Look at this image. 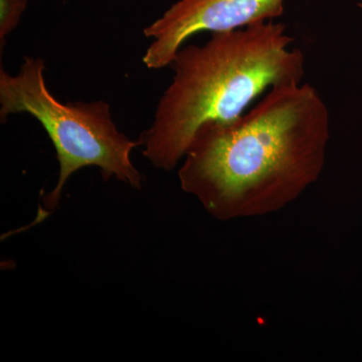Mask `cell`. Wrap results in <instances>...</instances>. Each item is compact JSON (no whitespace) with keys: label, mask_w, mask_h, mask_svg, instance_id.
<instances>
[{"label":"cell","mask_w":362,"mask_h":362,"mask_svg":"<svg viewBox=\"0 0 362 362\" xmlns=\"http://www.w3.org/2000/svg\"><path fill=\"white\" fill-rule=\"evenodd\" d=\"M285 0H180L144 30L153 40L143 63L148 69L170 65L182 45L192 35L223 33L266 23L284 13Z\"/></svg>","instance_id":"4"},{"label":"cell","mask_w":362,"mask_h":362,"mask_svg":"<svg viewBox=\"0 0 362 362\" xmlns=\"http://www.w3.org/2000/svg\"><path fill=\"white\" fill-rule=\"evenodd\" d=\"M28 0H0V52L4 51L7 35L20 23Z\"/></svg>","instance_id":"5"},{"label":"cell","mask_w":362,"mask_h":362,"mask_svg":"<svg viewBox=\"0 0 362 362\" xmlns=\"http://www.w3.org/2000/svg\"><path fill=\"white\" fill-rule=\"evenodd\" d=\"M45 61L25 58L20 71L9 75L0 69V118L28 113L51 138L59 164L58 183L44 199L45 209L59 206L66 181L81 168L97 166L105 180L115 177L140 189L143 177L131 161V152L141 145L118 130L109 104L74 102L63 104L47 89Z\"/></svg>","instance_id":"3"},{"label":"cell","mask_w":362,"mask_h":362,"mask_svg":"<svg viewBox=\"0 0 362 362\" xmlns=\"http://www.w3.org/2000/svg\"><path fill=\"white\" fill-rule=\"evenodd\" d=\"M293 42L284 23L271 21L181 47L169 65L175 73L173 83L139 139L144 156L156 168L171 170L204 124L230 122L271 88L301 84L305 57L290 47Z\"/></svg>","instance_id":"2"},{"label":"cell","mask_w":362,"mask_h":362,"mask_svg":"<svg viewBox=\"0 0 362 362\" xmlns=\"http://www.w3.org/2000/svg\"><path fill=\"white\" fill-rule=\"evenodd\" d=\"M329 138V109L313 86H275L235 120L197 130L180 187L220 221L277 213L319 180Z\"/></svg>","instance_id":"1"}]
</instances>
